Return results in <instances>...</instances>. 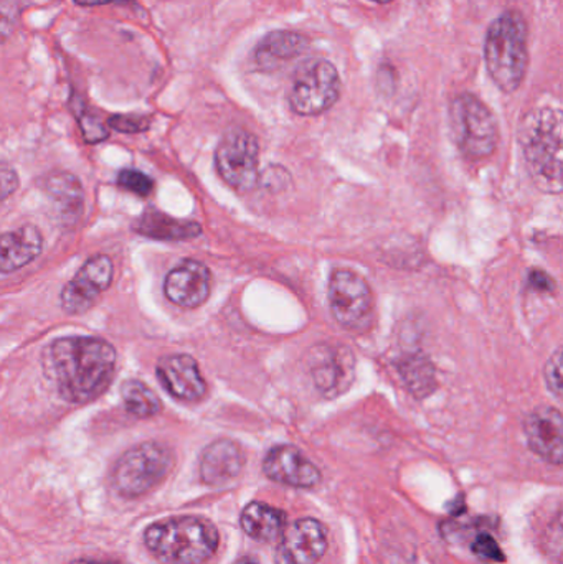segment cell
<instances>
[{
    "label": "cell",
    "instance_id": "9c48e42d",
    "mask_svg": "<svg viewBox=\"0 0 563 564\" xmlns=\"http://www.w3.org/2000/svg\"><path fill=\"white\" fill-rule=\"evenodd\" d=\"M329 304L334 318L347 330L366 332L373 321V294L364 278L339 270L329 282Z\"/></svg>",
    "mask_w": 563,
    "mask_h": 564
},
{
    "label": "cell",
    "instance_id": "ffe728a7",
    "mask_svg": "<svg viewBox=\"0 0 563 564\" xmlns=\"http://www.w3.org/2000/svg\"><path fill=\"white\" fill-rule=\"evenodd\" d=\"M241 529L257 542H274L286 529V513L267 503H250L241 513Z\"/></svg>",
    "mask_w": 563,
    "mask_h": 564
},
{
    "label": "cell",
    "instance_id": "f546056e",
    "mask_svg": "<svg viewBox=\"0 0 563 564\" xmlns=\"http://www.w3.org/2000/svg\"><path fill=\"white\" fill-rule=\"evenodd\" d=\"M17 188H19V175L15 169L0 162V204L15 194Z\"/></svg>",
    "mask_w": 563,
    "mask_h": 564
},
{
    "label": "cell",
    "instance_id": "5bb4252c",
    "mask_svg": "<svg viewBox=\"0 0 563 564\" xmlns=\"http://www.w3.org/2000/svg\"><path fill=\"white\" fill-rule=\"evenodd\" d=\"M263 470L268 479L296 489H311L321 482V473L300 449L277 446L264 457Z\"/></svg>",
    "mask_w": 563,
    "mask_h": 564
},
{
    "label": "cell",
    "instance_id": "d6a6232c",
    "mask_svg": "<svg viewBox=\"0 0 563 564\" xmlns=\"http://www.w3.org/2000/svg\"><path fill=\"white\" fill-rule=\"evenodd\" d=\"M121 2V0H75L82 7L105 6V3Z\"/></svg>",
    "mask_w": 563,
    "mask_h": 564
},
{
    "label": "cell",
    "instance_id": "2e32d148",
    "mask_svg": "<svg viewBox=\"0 0 563 564\" xmlns=\"http://www.w3.org/2000/svg\"><path fill=\"white\" fill-rule=\"evenodd\" d=\"M529 447L554 466L563 460V421L555 408H539L529 414L524 424Z\"/></svg>",
    "mask_w": 563,
    "mask_h": 564
},
{
    "label": "cell",
    "instance_id": "30bf717a",
    "mask_svg": "<svg viewBox=\"0 0 563 564\" xmlns=\"http://www.w3.org/2000/svg\"><path fill=\"white\" fill-rule=\"evenodd\" d=\"M311 375L324 398H337L349 390L356 373V358L346 345H316L311 350Z\"/></svg>",
    "mask_w": 563,
    "mask_h": 564
},
{
    "label": "cell",
    "instance_id": "603a6c76",
    "mask_svg": "<svg viewBox=\"0 0 563 564\" xmlns=\"http://www.w3.org/2000/svg\"><path fill=\"white\" fill-rule=\"evenodd\" d=\"M121 397L128 413L136 417L155 416L162 408L158 394L139 380L124 381Z\"/></svg>",
    "mask_w": 563,
    "mask_h": 564
},
{
    "label": "cell",
    "instance_id": "7402d4cb",
    "mask_svg": "<svg viewBox=\"0 0 563 564\" xmlns=\"http://www.w3.org/2000/svg\"><path fill=\"white\" fill-rule=\"evenodd\" d=\"M399 371L413 397L426 398L435 391V367L425 355L413 354L403 358L399 364Z\"/></svg>",
    "mask_w": 563,
    "mask_h": 564
},
{
    "label": "cell",
    "instance_id": "ba28073f",
    "mask_svg": "<svg viewBox=\"0 0 563 564\" xmlns=\"http://www.w3.org/2000/svg\"><path fill=\"white\" fill-rule=\"evenodd\" d=\"M260 144L251 132L230 129L215 152V165L220 177L238 192H248L258 184Z\"/></svg>",
    "mask_w": 563,
    "mask_h": 564
},
{
    "label": "cell",
    "instance_id": "e0dca14e",
    "mask_svg": "<svg viewBox=\"0 0 563 564\" xmlns=\"http://www.w3.org/2000/svg\"><path fill=\"white\" fill-rule=\"evenodd\" d=\"M243 466L240 446L230 440H218L202 453L201 477L207 486L225 487L240 476Z\"/></svg>",
    "mask_w": 563,
    "mask_h": 564
},
{
    "label": "cell",
    "instance_id": "9a60e30c",
    "mask_svg": "<svg viewBox=\"0 0 563 564\" xmlns=\"http://www.w3.org/2000/svg\"><path fill=\"white\" fill-rule=\"evenodd\" d=\"M210 271L195 260H185L167 274L164 292L178 307L195 308L210 295Z\"/></svg>",
    "mask_w": 563,
    "mask_h": 564
},
{
    "label": "cell",
    "instance_id": "5b68a950",
    "mask_svg": "<svg viewBox=\"0 0 563 564\" xmlns=\"http://www.w3.org/2000/svg\"><path fill=\"white\" fill-rule=\"evenodd\" d=\"M450 128L459 151L469 159H485L498 144V122L491 109L472 93H462L450 105Z\"/></svg>",
    "mask_w": 563,
    "mask_h": 564
},
{
    "label": "cell",
    "instance_id": "cb8c5ba5",
    "mask_svg": "<svg viewBox=\"0 0 563 564\" xmlns=\"http://www.w3.org/2000/svg\"><path fill=\"white\" fill-rule=\"evenodd\" d=\"M46 192L58 202L68 214L78 212L83 205V188L78 178L69 174L52 175L46 182Z\"/></svg>",
    "mask_w": 563,
    "mask_h": 564
},
{
    "label": "cell",
    "instance_id": "7c38bea8",
    "mask_svg": "<svg viewBox=\"0 0 563 564\" xmlns=\"http://www.w3.org/2000/svg\"><path fill=\"white\" fill-rule=\"evenodd\" d=\"M112 274H115V267L111 258L105 254L89 258L63 289V308L68 314H82L91 308L96 299L111 285Z\"/></svg>",
    "mask_w": 563,
    "mask_h": 564
},
{
    "label": "cell",
    "instance_id": "4fadbf2b",
    "mask_svg": "<svg viewBox=\"0 0 563 564\" xmlns=\"http://www.w3.org/2000/svg\"><path fill=\"white\" fill-rule=\"evenodd\" d=\"M159 383L181 401H201L207 394V383L197 361L191 355H167L155 367Z\"/></svg>",
    "mask_w": 563,
    "mask_h": 564
},
{
    "label": "cell",
    "instance_id": "484cf974",
    "mask_svg": "<svg viewBox=\"0 0 563 564\" xmlns=\"http://www.w3.org/2000/svg\"><path fill=\"white\" fill-rule=\"evenodd\" d=\"M472 549L473 553H475L479 560H483V562L502 563L506 560L501 546H499L498 542H496L491 535H488V533H481V535L476 536Z\"/></svg>",
    "mask_w": 563,
    "mask_h": 564
},
{
    "label": "cell",
    "instance_id": "d6986e66",
    "mask_svg": "<svg viewBox=\"0 0 563 564\" xmlns=\"http://www.w3.org/2000/svg\"><path fill=\"white\" fill-rule=\"evenodd\" d=\"M42 250V235L30 225L0 235V273H13L29 267Z\"/></svg>",
    "mask_w": 563,
    "mask_h": 564
},
{
    "label": "cell",
    "instance_id": "4dcf8cb0",
    "mask_svg": "<svg viewBox=\"0 0 563 564\" xmlns=\"http://www.w3.org/2000/svg\"><path fill=\"white\" fill-rule=\"evenodd\" d=\"M529 282H531L532 288L538 289V291H554V281H552L548 274L542 273V271H532Z\"/></svg>",
    "mask_w": 563,
    "mask_h": 564
},
{
    "label": "cell",
    "instance_id": "6da1fadb",
    "mask_svg": "<svg viewBox=\"0 0 563 564\" xmlns=\"http://www.w3.org/2000/svg\"><path fill=\"white\" fill-rule=\"evenodd\" d=\"M43 368L63 400L86 403L101 397L111 384L116 350L102 338H56L43 354Z\"/></svg>",
    "mask_w": 563,
    "mask_h": 564
},
{
    "label": "cell",
    "instance_id": "8fae6325",
    "mask_svg": "<svg viewBox=\"0 0 563 564\" xmlns=\"http://www.w3.org/2000/svg\"><path fill=\"white\" fill-rule=\"evenodd\" d=\"M327 550V533L323 523L301 519L281 533L274 553L277 564H316Z\"/></svg>",
    "mask_w": 563,
    "mask_h": 564
},
{
    "label": "cell",
    "instance_id": "277c9868",
    "mask_svg": "<svg viewBox=\"0 0 563 564\" xmlns=\"http://www.w3.org/2000/svg\"><path fill=\"white\" fill-rule=\"evenodd\" d=\"M149 552L165 564H202L218 549L217 529L201 517H175L149 527L144 533Z\"/></svg>",
    "mask_w": 563,
    "mask_h": 564
},
{
    "label": "cell",
    "instance_id": "83f0119b",
    "mask_svg": "<svg viewBox=\"0 0 563 564\" xmlns=\"http://www.w3.org/2000/svg\"><path fill=\"white\" fill-rule=\"evenodd\" d=\"M545 380H548L549 390L561 397L562 394V350H555V354L549 358L548 368H545Z\"/></svg>",
    "mask_w": 563,
    "mask_h": 564
},
{
    "label": "cell",
    "instance_id": "52a82bcc",
    "mask_svg": "<svg viewBox=\"0 0 563 564\" xmlns=\"http://www.w3.org/2000/svg\"><path fill=\"white\" fill-rule=\"evenodd\" d=\"M339 72L329 59L314 58L294 73L288 101L300 116H320L329 111L340 98Z\"/></svg>",
    "mask_w": 563,
    "mask_h": 564
},
{
    "label": "cell",
    "instance_id": "1f68e13d",
    "mask_svg": "<svg viewBox=\"0 0 563 564\" xmlns=\"http://www.w3.org/2000/svg\"><path fill=\"white\" fill-rule=\"evenodd\" d=\"M13 23H15V20H13V10H6L3 6L0 7V42L6 40V36L12 32Z\"/></svg>",
    "mask_w": 563,
    "mask_h": 564
},
{
    "label": "cell",
    "instance_id": "3957f363",
    "mask_svg": "<svg viewBox=\"0 0 563 564\" xmlns=\"http://www.w3.org/2000/svg\"><path fill=\"white\" fill-rule=\"evenodd\" d=\"M528 22L519 10H506L486 32L485 63L501 91L516 93L528 75Z\"/></svg>",
    "mask_w": 563,
    "mask_h": 564
},
{
    "label": "cell",
    "instance_id": "d590c367",
    "mask_svg": "<svg viewBox=\"0 0 563 564\" xmlns=\"http://www.w3.org/2000/svg\"><path fill=\"white\" fill-rule=\"evenodd\" d=\"M370 2H376V3H390V2H393V0H370Z\"/></svg>",
    "mask_w": 563,
    "mask_h": 564
},
{
    "label": "cell",
    "instance_id": "7a4b0ae2",
    "mask_svg": "<svg viewBox=\"0 0 563 564\" xmlns=\"http://www.w3.org/2000/svg\"><path fill=\"white\" fill-rule=\"evenodd\" d=\"M522 152L529 174L541 191H562V115L559 109L535 108L522 119Z\"/></svg>",
    "mask_w": 563,
    "mask_h": 564
},
{
    "label": "cell",
    "instance_id": "e575fe53",
    "mask_svg": "<svg viewBox=\"0 0 563 564\" xmlns=\"http://www.w3.org/2000/svg\"><path fill=\"white\" fill-rule=\"evenodd\" d=\"M235 564H258V563H255L253 560H250V558H243V560H240V562L235 563Z\"/></svg>",
    "mask_w": 563,
    "mask_h": 564
},
{
    "label": "cell",
    "instance_id": "8992f818",
    "mask_svg": "<svg viewBox=\"0 0 563 564\" xmlns=\"http://www.w3.org/2000/svg\"><path fill=\"white\" fill-rule=\"evenodd\" d=\"M172 464L174 457L164 444H138L119 457L112 469V486L128 499L144 496L165 479Z\"/></svg>",
    "mask_w": 563,
    "mask_h": 564
},
{
    "label": "cell",
    "instance_id": "ac0fdd59",
    "mask_svg": "<svg viewBox=\"0 0 563 564\" xmlns=\"http://www.w3.org/2000/svg\"><path fill=\"white\" fill-rule=\"evenodd\" d=\"M310 48L306 35L293 30H274L268 33L255 48V63L261 72H274L293 62Z\"/></svg>",
    "mask_w": 563,
    "mask_h": 564
},
{
    "label": "cell",
    "instance_id": "836d02e7",
    "mask_svg": "<svg viewBox=\"0 0 563 564\" xmlns=\"http://www.w3.org/2000/svg\"><path fill=\"white\" fill-rule=\"evenodd\" d=\"M72 564H122L118 562H98V560H78V562H73Z\"/></svg>",
    "mask_w": 563,
    "mask_h": 564
},
{
    "label": "cell",
    "instance_id": "44dd1931",
    "mask_svg": "<svg viewBox=\"0 0 563 564\" xmlns=\"http://www.w3.org/2000/svg\"><path fill=\"white\" fill-rule=\"evenodd\" d=\"M134 230L152 240L181 241L197 237L202 228L194 221L175 220L155 210H148L134 224Z\"/></svg>",
    "mask_w": 563,
    "mask_h": 564
},
{
    "label": "cell",
    "instance_id": "4316f807",
    "mask_svg": "<svg viewBox=\"0 0 563 564\" xmlns=\"http://www.w3.org/2000/svg\"><path fill=\"white\" fill-rule=\"evenodd\" d=\"M109 128L124 134H138L149 129V119L144 116H112L109 119Z\"/></svg>",
    "mask_w": 563,
    "mask_h": 564
},
{
    "label": "cell",
    "instance_id": "d4e9b609",
    "mask_svg": "<svg viewBox=\"0 0 563 564\" xmlns=\"http://www.w3.org/2000/svg\"><path fill=\"white\" fill-rule=\"evenodd\" d=\"M119 187L124 191L132 192V194L139 195V197H148L154 191V181L144 172L134 171V169H126L119 174L118 177Z\"/></svg>",
    "mask_w": 563,
    "mask_h": 564
},
{
    "label": "cell",
    "instance_id": "f1b7e54d",
    "mask_svg": "<svg viewBox=\"0 0 563 564\" xmlns=\"http://www.w3.org/2000/svg\"><path fill=\"white\" fill-rule=\"evenodd\" d=\"M79 128H82L83 135H85L88 142L105 141L108 138V131H106L105 126L95 116L88 115V112L83 111L79 115Z\"/></svg>",
    "mask_w": 563,
    "mask_h": 564
}]
</instances>
